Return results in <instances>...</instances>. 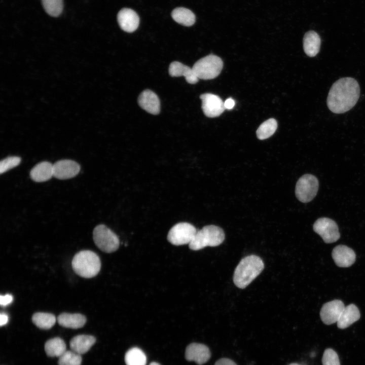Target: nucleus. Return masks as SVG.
I'll list each match as a JSON object with an SVG mask.
<instances>
[{
    "label": "nucleus",
    "mask_w": 365,
    "mask_h": 365,
    "mask_svg": "<svg viewBox=\"0 0 365 365\" xmlns=\"http://www.w3.org/2000/svg\"><path fill=\"white\" fill-rule=\"evenodd\" d=\"M359 95L360 88L356 80L350 77L340 79L330 90L327 106L334 113H344L355 105Z\"/></svg>",
    "instance_id": "1"
},
{
    "label": "nucleus",
    "mask_w": 365,
    "mask_h": 365,
    "mask_svg": "<svg viewBox=\"0 0 365 365\" xmlns=\"http://www.w3.org/2000/svg\"><path fill=\"white\" fill-rule=\"evenodd\" d=\"M264 264L261 258L249 255L243 258L234 271L233 281L240 288L248 285L263 271Z\"/></svg>",
    "instance_id": "2"
},
{
    "label": "nucleus",
    "mask_w": 365,
    "mask_h": 365,
    "mask_svg": "<svg viewBox=\"0 0 365 365\" xmlns=\"http://www.w3.org/2000/svg\"><path fill=\"white\" fill-rule=\"evenodd\" d=\"M71 265L76 274L81 277L90 278L99 273L101 262L95 252L91 250H82L75 254Z\"/></svg>",
    "instance_id": "3"
},
{
    "label": "nucleus",
    "mask_w": 365,
    "mask_h": 365,
    "mask_svg": "<svg viewBox=\"0 0 365 365\" xmlns=\"http://www.w3.org/2000/svg\"><path fill=\"white\" fill-rule=\"evenodd\" d=\"M225 238L222 228L214 225H207L197 231L189 246L193 250H200L206 246H217L223 242Z\"/></svg>",
    "instance_id": "4"
},
{
    "label": "nucleus",
    "mask_w": 365,
    "mask_h": 365,
    "mask_svg": "<svg viewBox=\"0 0 365 365\" xmlns=\"http://www.w3.org/2000/svg\"><path fill=\"white\" fill-rule=\"evenodd\" d=\"M223 66L222 59L210 54L198 60L192 68L199 79L210 80L217 77Z\"/></svg>",
    "instance_id": "5"
},
{
    "label": "nucleus",
    "mask_w": 365,
    "mask_h": 365,
    "mask_svg": "<svg viewBox=\"0 0 365 365\" xmlns=\"http://www.w3.org/2000/svg\"><path fill=\"white\" fill-rule=\"evenodd\" d=\"M93 238L96 245L103 252H113L119 248L120 241L117 235L104 225H99L94 228Z\"/></svg>",
    "instance_id": "6"
},
{
    "label": "nucleus",
    "mask_w": 365,
    "mask_h": 365,
    "mask_svg": "<svg viewBox=\"0 0 365 365\" xmlns=\"http://www.w3.org/2000/svg\"><path fill=\"white\" fill-rule=\"evenodd\" d=\"M318 186V180L315 176L310 174H304L297 182L296 196L301 202H309L316 196Z\"/></svg>",
    "instance_id": "7"
},
{
    "label": "nucleus",
    "mask_w": 365,
    "mask_h": 365,
    "mask_svg": "<svg viewBox=\"0 0 365 365\" xmlns=\"http://www.w3.org/2000/svg\"><path fill=\"white\" fill-rule=\"evenodd\" d=\"M197 231L196 228L189 223H179L170 229L168 233L167 240L174 245L189 244Z\"/></svg>",
    "instance_id": "8"
},
{
    "label": "nucleus",
    "mask_w": 365,
    "mask_h": 365,
    "mask_svg": "<svg viewBox=\"0 0 365 365\" xmlns=\"http://www.w3.org/2000/svg\"><path fill=\"white\" fill-rule=\"evenodd\" d=\"M313 230L327 243L335 242L340 237L337 224L329 218H318L313 225Z\"/></svg>",
    "instance_id": "9"
},
{
    "label": "nucleus",
    "mask_w": 365,
    "mask_h": 365,
    "mask_svg": "<svg viewBox=\"0 0 365 365\" xmlns=\"http://www.w3.org/2000/svg\"><path fill=\"white\" fill-rule=\"evenodd\" d=\"M202 108L205 115L209 118L220 116L225 111L224 102L217 95L212 93L201 95Z\"/></svg>",
    "instance_id": "10"
},
{
    "label": "nucleus",
    "mask_w": 365,
    "mask_h": 365,
    "mask_svg": "<svg viewBox=\"0 0 365 365\" xmlns=\"http://www.w3.org/2000/svg\"><path fill=\"white\" fill-rule=\"evenodd\" d=\"M80 171V165L73 160H61L53 164V176L59 179L74 177Z\"/></svg>",
    "instance_id": "11"
},
{
    "label": "nucleus",
    "mask_w": 365,
    "mask_h": 365,
    "mask_svg": "<svg viewBox=\"0 0 365 365\" xmlns=\"http://www.w3.org/2000/svg\"><path fill=\"white\" fill-rule=\"evenodd\" d=\"M344 308V303L339 300L325 303L320 312L322 321L327 325L337 322Z\"/></svg>",
    "instance_id": "12"
},
{
    "label": "nucleus",
    "mask_w": 365,
    "mask_h": 365,
    "mask_svg": "<svg viewBox=\"0 0 365 365\" xmlns=\"http://www.w3.org/2000/svg\"><path fill=\"white\" fill-rule=\"evenodd\" d=\"M210 356L208 347L200 343L190 344L187 347L185 351L187 360L194 361L200 365L206 363L210 358Z\"/></svg>",
    "instance_id": "13"
},
{
    "label": "nucleus",
    "mask_w": 365,
    "mask_h": 365,
    "mask_svg": "<svg viewBox=\"0 0 365 365\" xmlns=\"http://www.w3.org/2000/svg\"><path fill=\"white\" fill-rule=\"evenodd\" d=\"M121 28L127 32L134 31L138 27L139 18L132 9L124 8L119 11L117 16Z\"/></svg>",
    "instance_id": "14"
},
{
    "label": "nucleus",
    "mask_w": 365,
    "mask_h": 365,
    "mask_svg": "<svg viewBox=\"0 0 365 365\" xmlns=\"http://www.w3.org/2000/svg\"><path fill=\"white\" fill-rule=\"evenodd\" d=\"M332 257L338 266L348 267L354 263L356 256L351 248L346 245H339L333 250Z\"/></svg>",
    "instance_id": "15"
},
{
    "label": "nucleus",
    "mask_w": 365,
    "mask_h": 365,
    "mask_svg": "<svg viewBox=\"0 0 365 365\" xmlns=\"http://www.w3.org/2000/svg\"><path fill=\"white\" fill-rule=\"evenodd\" d=\"M138 102L148 113L157 115L160 111V102L158 96L150 90H144L139 95Z\"/></svg>",
    "instance_id": "16"
},
{
    "label": "nucleus",
    "mask_w": 365,
    "mask_h": 365,
    "mask_svg": "<svg viewBox=\"0 0 365 365\" xmlns=\"http://www.w3.org/2000/svg\"><path fill=\"white\" fill-rule=\"evenodd\" d=\"M169 73L171 77L184 76L187 82L191 84H196L199 80L192 68L177 61L170 63Z\"/></svg>",
    "instance_id": "17"
},
{
    "label": "nucleus",
    "mask_w": 365,
    "mask_h": 365,
    "mask_svg": "<svg viewBox=\"0 0 365 365\" xmlns=\"http://www.w3.org/2000/svg\"><path fill=\"white\" fill-rule=\"evenodd\" d=\"M53 176V164L47 161L40 162L35 165L30 172L31 178L35 182H43Z\"/></svg>",
    "instance_id": "18"
},
{
    "label": "nucleus",
    "mask_w": 365,
    "mask_h": 365,
    "mask_svg": "<svg viewBox=\"0 0 365 365\" xmlns=\"http://www.w3.org/2000/svg\"><path fill=\"white\" fill-rule=\"evenodd\" d=\"M95 342L96 339L93 336L80 335L71 339L70 347L72 351L82 354L89 351Z\"/></svg>",
    "instance_id": "19"
},
{
    "label": "nucleus",
    "mask_w": 365,
    "mask_h": 365,
    "mask_svg": "<svg viewBox=\"0 0 365 365\" xmlns=\"http://www.w3.org/2000/svg\"><path fill=\"white\" fill-rule=\"evenodd\" d=\"M57 321L62 326L76 329L82 327L85 325L86 318L80 313H62L58 316Z\"/></svg>",
    "instance_id": "20"
},
{
    "label": "nucleus",
    "mask_w": 365,
    "mask_h": 365,
    "mask_svg": "<svg viewBox=\"0 0 365 365\" xmlns=\"http://www.w3.org/2000/svg\"><path fill=\"white\" fill-rule=\"evenodd\" d=\"M321 41L318 34L314 31L307 32L303 38V48L309 57L316 56L319 51Z\"/></svg>",
    "instance_id": "21"
},
{
    "label": "nucleus",
    "mask_w": 365,
    "mask_h": 365,
    "mask_svg": "<svg viewBox=\"0 0 365 365\" xmlns=\"http://www.w3.org/2000/svg\"><path fill=\"white\" fill-rule=\"evenodd\" d=\"M360 317L359 311L354 304L345 307L337 322V326L341 329L345 328L354 322L357 321Z\"/></svg>",
    "instance_id": "22"
},
{
    "label": "nucleus",
    "mask_w": 365,
    "mask_h": 365,
    "mask_svg": "<svg viewBox=\"0 0 365 365\" xmlns=\"http://www.w3.org/2000/svg\"><path fill=\"white\" fill-rule=\"evenodd\" d=\"M171 16L175 21L184 26H190L195 22L194 14L191 10L185 8L179 7L174 9L172 12Z\"/></svg>",
    "instance_id": "23"
},
{
    "label": "nucleus",
    "mask_w": 365,
    "mask_h": 365,
    "mask_svg": "<svg viewBox=\"0 0 365 365\" xmlns=\"http://www.w3.org/2000/svg\"><path fill=\"white\" fill-rule=\"evenodd\" d=\"M66 344L61 338L55 337L48 340L45 344V350L50 357H60L66 350Z\"/></svg>",
    "instance_id": "24"
},
{
    "label": "nucleus",
    "mask_w": 365,
    "mask_h": 365,
    "mask_svg": "<svg viewBox=\"0 0 365 365\" xmlns=\"http://www.w3.org/2000/svg\"><path fill=\"white\" fill-rule=\"evenodd\" d=\"M56 320L55 315L49 313L36 312L32 316L33 323L42 329L51 328L55 324Z\"/></svg>",
    "instance_id": "25"
},
{
    "label": "nucleus",
    "mask_w": 365,
    "mask_h": 365,
    "mask_svg": "<svg viewBox=\"0 0 365 365\" xmlns=\"http://www.w3.org/2000/svg\"><path fill=\"white\" fill-rule=\"evenodd\" d=\"M125 361L126 365H146L147 357L140 349L133 347L126 353Z\"/></svg>",
    "instance_id": "26"
},
{
    "label": "nucleus",
    "mask_w": 365,
    "mask_h": 365,
    "mask_svg": "<svg viewBox=\"0 0 365 365\" xmlns=\"http://www.w3.org/2000/svg\"><path fill=\"white\" fill-rule=\"evenodd\" d=\"M277 122L273 118H270L261 124L258 128L256 134L260 140H264L271 136L276 131Z\"/></svg>",
    "instance_id": "27"
},
{
    "label": "nucleus",
    "mask_w": 365,
    "mask_h": 365,
    "mask_svg": "<svg viewBox=\"0 0 365 365\" xmlns=\"http://www.w3.org/2000/svg\"><path fill=\"white\" fill-rule=\"evenodd\" d=\"M46 12L50 16H59L63 9L62 0H42Z\"/></svg>",
    "instance_id": "28"
},
{
    "label": "nucleus",
    "mask_w": 365,
    "mask_h": 365,
    "mask_svg": "<svg viewBox=\"0 0 365 365\" xmlns=\"http://www.w3.org/2000/svg\"><path fill=\"white\" fill-rule=\"evenodd\" d=\"M82 357L73 351H66L59 357L58 365H81Z\"/></svg>",
    "instance_id": "29"
},
{
    "label": "nucleus",
    "mask_w": 365,
    "mask_h": 365,
    "mask_svg": "<svg viewBox=\"0 0 365 365\" xmlns=\"http://www.w3.org/2000/svg\"><path fill=\"white\" fill-rule=\"evenodd\" d=\"M20 162L21 158L17 156H10L2 160L0 162V173H5L17 166Z\"/></svg>",
    "instance_id": "30"
},
{
    "label": "nucleus",
    "mask_w": 365,
    "mask_h": 365,
    "mask_svg": "<svg viewBox=\"0 0 365 365\" xmlns=\"http://www.w3.org/2000/svg\"><path fill=\"white\" fill-rule=\"evenodd\" d=\"M323 365H340L337 353L332 349H326L322 358Z\"/></svg>",
    "instance_id": "31"
},
{
    "label": "nucleus",
    "mask_w": 365,
    "mask_h": 365,
    "mask_svg": "<svg viewBox=\"0 0 365 365\" xmlns=\"http://www.w3.org/2000/svg\"><path fill=\"white\" fill-rule=\"evenodd\" d=\"M13 301V296L10 294H6L0 297V304L2 306H5Z\"/></svg>",
    "instance_id": "32"
},
{
    "label": "nucleus",
    "mask_w": 365,
    "mask_h": 365,
    "mask_svg": "<svg viewBox=\"0 0 365 365\" xmlns=\"http://www.w3.org/2000/svg\"><path fill=\"white\" fill-rule=\"evenodd\" d=\"M214 365H237L236 363L232 360L227 358H222L218 360Z\"/></svg>",
    "instance_id": "33"
},
{
    "label": "nucleus",
    "mask_w": 365,
    "mask_h": 365,
    "mask_svg": "<svg viewBox=\"0 0 365 365\" xmlns=\"http://www.w3.org/2000/svg\"><path fill=\"white\" fill-rule=\"evenodd\" d=\"M235 105V101L231 98H229L224 102L225 109L231 110Z\"/></svg>",
    "instance_id": "34"
},
{
    "label": "nucleus",
    "mask_w": 365,
    "mask_h": 365,
    "mask_svg": "<svg viewBox=\"0 0 365 365\" xmlns=\"http://www.w3.org/2000/svg\"><path fill=\"white\" fill-rule=\"evenodd\" d=\"M8 321V316L6 313H1L0 314V325L3 326L7 323Z\"/></svg>",
    "instance_id": "35"
},
{
    "label": "nucleus",
    "mask_w": 365,
    "mask_h": 365,
    "mask_svg": "<svg viewBox=\"0 0 365 365\" xmlns=\"http://www.w3.org/2000/svg\"><path fill=\"white\" fill-rule=\"evenodd\" d=\"M150 365H160V364L156 362H152L150 364Z\"/></svg>",
    "instance_id": "36"
},
{
    "label": "nucleus",
    "mask_w": 365,
    "mask_h": 365,
    "mask_svg": "<svg viewBox=\"0 0 365 365\" xmlns=\"http://www.w3.org/2000/svg\"><path fill=\"white\" fill-rule=\"evenodd\" d=\"M289 365H300V364L298 363H292L289 364Z\"/></svg>",
    "instance_id": "37"
}]
</instances>
